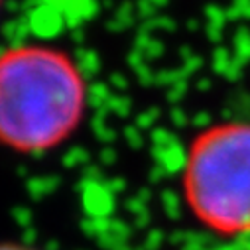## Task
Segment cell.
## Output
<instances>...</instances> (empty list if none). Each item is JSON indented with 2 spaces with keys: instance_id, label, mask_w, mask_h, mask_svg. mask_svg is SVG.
I'll list each match as a JSON object with an SVG mask.
<instances>
[{
  "instance_id": "1",
  "label": "cell",
  "mask_w": 250,
  "mask_h": 250,
  "mask_svg": "<svg viewBox=\"0 0 250 250\" xmlns=\"http://www.w3.org/2000/svg\"><path fill=\"white\" fill-rule=\"evenodd\" d=\"M89 112V81L67 49L20 42L0 49V146L43 156L65 146Z\"/></svg>"
},
{
  "instance_id": "2",
  "label": "cell",
  "mask_w": 250,
  "mask_h": 250,
  "mask_svg": "<svg viewBox=\"0 0 250 250\" xmlns=\"http://www.w3.org/2000/svg\"><path fill=\"white\" fill-rule=\"evenodd\" d=\"M181 195L191 217L221 238L250 236V120L207 124L187 144Z\"/></svg>"
},
{
  "instance_id": "3",
  "label": "cell",
  "mask_w": 250,
  "mask_h": 250,
  "mask_svg": "<svg viewBox=\"0 0 250 250\" xmlns=\"http://www.w3.org/2000/svg\"><path fill=\"white\" fill-rule=\"evenodd\" d=\"M0 250H36V248H32V246H26V244L6 242V244H0Z\"/></svg>"
},
{
  "instance_id": "4",
  "label": "cell",
  "mask_w": 250,
  "mask_h": 250,
  "mask_svg": "<svg viewBox=\"0 0 250 250\" xmlns=\"http://www.w3.org/2000/svg\"><path fill=\"white\" fill-rule=\"evenodd\" d=\"M4 4H6V0H0V10L4 8Z\"/></svg>"
}]
</instances>
